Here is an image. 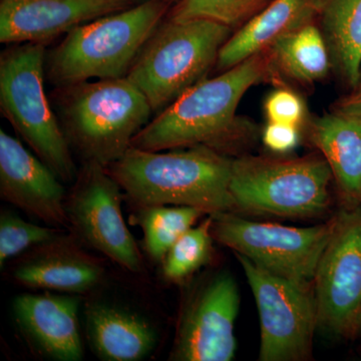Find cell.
Returning a JSON list of instances; mask_svg holds the SVG:
<instances>
[{
	"label": "cell",
	"mask_w": 361,
	"mask_h": 361,
	"mask_svg": "<svg viewBox=\"0 0 361 361\" xmlns=\"http://www.w3.org/2000/svg\"><path fill=\"white\" fill-rule=\"evenodd\" d=\"M135 4L129 0H0V42L47 45L77 26Z\"/></svg>",
	"instance_id": "cell-14"
},
{
	"label": "cell",
	"mask_w": 361,
	"mask_h": 361,
	"mask_svg": "<svg viewBox=\"0 0 361 361\" xmlns=\"http://www.w3.org/2000/svg\"><path fill=\"white\" fill-rule=\"evenodd\" d=\"M59 228L42 227L26 222L18 215L2 212L0 216V265L8 259L21 255L33 247L51 241L61 235Z\"/></svg>",
	"instance_id": "cell-25"
},
{
	"label": "cell",
	"mask_w": 361,
	"mask_h": 361,
	"mask_svg": "<svg viewBox=\"0 0 361 361\" xmlns=\"http://www.w3.org/2000/svg\"><path fill=\"white\" fill-rule=\"evenodd\" d=\"M213 238L259 267L304 288L313 289L318 263L336 219L311 227L254 222L229 212L210 214Z\"/></svg>",
	"instance_id": "cell-8"
},
{
	"label": "cell",
	"mask_w": 361,
	"mask_h": 361,
	"mask_svg": "<svg viewBox=\"0 0 361 361\" xmlns=\"http://www.w3.org/2000/svg\"><path fill=\"white\" fill-rule=\"evenodd\" d=\"M268 122L300 127L305 116V106L300 97L286 89L271 92L264 104Z\"/></svg>",
	"instance_id": "cell-26"
},
{
	"label": "cell",
	"mask_w": 361,
	"mask_h": 361,
	"mask_svg": "<svg viewBox=\"0 0 361 361\" xmlns=\"http://www.w3.org/2000/svg\"><path fill=\"white\" fill-rule=\"evenodd\" d=\"M87 334L92 350L108 361H137L156 344L153 329L133 313L106 305H92L85 313Z\"/></svg>",
	"instance_id": "cell-19"
},
{
	"label": "cell",
	"mask_w": 361,
	"mask_h": 361,
	"mask_svg": "<svg viewBox=\"0 0 361 361\" xmlns=\"http://www.w3.org/2000/svg\"><path fill=\"white\" fill-rule=\"evenodd\" d=\"M360 205L361 206V201H360Z\"/></svg>",
	"instance_id": "cell-31"
},
{
	"label": "cell",
	"mask_w": 361,
	"mask_h": 361,
	"mask_svg": "<svg viewBox=\"0 0 361 361\" xmlns=\"http://www.w3.org/2000/svg\"><path fill=\"white\" fill-rule=\"evenodd\" d=\"M122 188L104 166L82 161L66 208L73 235L114 262L140 273L144 262L122 212Z\"/></svg>",
	"instance_id": "cell-10"
},
{
	"label": "cell",
	"mask_w": 361,
	"mask_h": 361,
	"mask_svg": "<svg viewBox=\"0 0 361 361\" xmlns=\"http://www.w3.org/2000/svg\"><path fill=\"white\" fill-rule=\"evenodd\" d=\"M211 226L212 217L209 215L200 225L190 228L171 247L163 260L166 279L172 282L183 281L208 262L212 251Z\"/></svg>",
	"instance_id": "cell-23"
},
{
	"label": "cell",
	"mask_w": 361,
	"mask_h": 361,
	"mask_svg": "<svg viewBox=\"0 0 361 361\" xmlns=\"http://www.w3.org/2000/svg\"><path fill=\"white\" fill-rule=\"evenodd\" d=\"M310 139L322 152L344 198L361 201V120L334 113L311 123Z\"/></svg>",
	"instance_id": "cell-18"
},
{
	"label": "cell",
	"mask_w": 361,
	"mask_h": 361,
	"mask_svg": "<svg viewBox=\"0 0 361 361\" xmlns=\"http://www.w3.org/2000/svg\"><path fill=\"white\" fill-rule=\"evenodd\" d=\"M232 159L206 146L152 152L130 147L106 167L135 206H187L205 214L235 209Z\"/></svg>",
	"instance_id": "cell-2"
},
{
	"label": "cell",
	"mask_w": 361,
	"mask_h": 361,
	"mask_svg": "<svg viewBox=\"0 0 361 361\" xmlns=\"http://www.w3.org/2000/svg\"><path fill=\"white\" fill-rule=\"evenodd\" d=\"M313 282L317 326L332 336H357L361 319V206L336 216Z\"/></svg>",
	"instance_id": "cell-11"
},
{
	"label": "cell",
	"mask_w": 361,
	"mask_h": 361,
	"mask_svg": "<svg viewBox=\"0 0 361 361\" xmlns=\"http://www.w3.org/2000/svg\"><path fill=\"white\" fill-rule=\"evenodd\" d=\"M47 45L13 44L0 56V111L14 130L63 183L78 170L44 89Z\"/></svg>",
	"instance_id": "cell-6"
},
{
	"label": "cell",
	"mask_w": 361,
	"mask_h": 361,
	"mask_svg": "<svg viewBox=\"0 0 361 361\" xmlns=\"http://www.w3.org/2000/svg\"><path fill=\"white\" fill-rule=\"evenodd\" d=\"M358 334H361V319H360V329H358Z\"/></svg>",
	"instance_id": "cell-30"
},
{
	"label": "cell",
	"mask_w": 361,
	"mask_h": 361,
	"mask_svg": "<svg viewBox=\"0 0 361 361\" xmlns=\"http://www.w3.org/2000/svg\"><path fill=\"white\" fill-rule=\"evenodd\" d=\"M263 142L274 153H288L299 142V128L285 123H269L263 132Z\"/></svg>",
	"instance_id": "cell-27"
},
{
	"label": "cell",
	"mask_w": 361,
	"mask_h": 361,
	"mask_svg": "<svg viewBox=\"0 0 361 361\" xmlns=\"http://www.w3.org/2000/svg\"><path fill=\"white\" fill-rule=\"evenodd\" d=\"M336 111L343 115L355 116L361 120V71L357 84L353 87L350 94L343 97L337 104Z\"/></svg>",
	"instance_id": "cell-28"
},
{
	"label": "cell",
	"mask_w": 361,
	"mask_h": 361,
	"mask_svg": "<svg viewBox=\"0 0 361 361\" xmlns=\"http://www.w3.org/2000/svg\"><path fill=\"white\" fill-rule=\"evenodd\" d=\"M0 197L45 224L70 228L63 182L39 157L2 129Z\"/></svg>",
	"instance_id": "cell-13"
},
{
	"label": "cell",
	"mask_w": 361,
	"mask_h": 361,
	"mask_svg": "<svg viewBox=\"0 0 361 361\" xmlns=\"http://www.w3.org/2000/svg\"><path fill=\"white\" fill-rule=\"evenodd\" d=\"M104 276L99 259L85 253L75 235L63 233L26 251L13 269L20 284L68 293L92 290Z\"/></svg>",
	"instance_id": "cell-15"
},
{
	"label": "cell",
	"mask_w": 361,
	"mask_h": 361,
	"mask_svg": "<svg viewBox=\"0 0 361 361\" xmlns=\"http://www.w3.org/2000/svg\"><path fill=\"white\" fill-rule=\"evenodd\" d=\"M257 305L262 361L307 360L317 326L313 289L304 288L238 255Z\"/></svg>",
	"instance_id": "cell-9"
},
{
	"label": "cell",
	"mask_w": 361,
	"mask_h": 361,
	"mask_svg": "<svg viewBox=\"0 0 361 361\" xmlns=\"http://www.w3.org/2000/svg\"><path fill=\"white\" fill-rule=\"evenodd\" d=\"M267 51L273 66L299 82L322 80L331 66L326 39L313 23L287 33Z\"/></svg>",
	"instance_id": "cell-21"
},
{
	"label": "cell",
	"mask_w": 361,
	"mask_h": 361,
	"mask_svg": "<svg viewBox=\"0 0 361 361\" xmlns=\"http://www.w3.org/2000/svg\"><path fill=\"white\" fill-rule=\"evenodd\" d=\"M51 102L71 151L104 168L127 153L154 114L127 77L54 87Z\"/></svg>",
	"instance_id": "cell-3"
},
{
	"label": "cell",
	"mask_w": 361,
	"mask_h": 361,
	"mask_svg": "<svg viewBox=\"0 0 361 361\" xmlns=\"http://www.w3.org/2000/svg\"><path fill=\"white\" fill-rule=\"evenodd\" d=\"M204 214L194 207H141L132 216V223L141 226L147 252L161 262L175 242Z\"/></svg>",
	"instance_id": "cell-22"
},
{
	"label": "cell",
	"mask_w": 361,
	"mask_h": 361,
	"mask_svg": "<svg viewBox=\"0 0 361 361\" xmlns=\"http://www.w3.org/2000/svg\"><path fill=\"white\" fill-rule=\"evenodd\" d=\"M266 51L187 90L139 133L132 147L146 151L206 146L224 154L245 137L236 116L242 97L272 73Z\"/></svg>",
	"instance_id": "cell-1"
},
{
	"label": "cell",
	"mask_w": 361,
	"mask_h": 361,
	"mask_svg": "<svg viewBox=\"0 0 361 361\" xmlns=\"http://www.w3.org/2000/svg\"><path fill=\"white\" fill-rule=\"evenodd\" d=\"M273 0H179L167 18L183 21L210 20L230 28L244 25Z\"/></svg>",
	"instance_id": "cell-24"
},
{
	"label": "cell",
	"mask_w": 361,
	"mask_h": 361,
	"mask_svg": "<svg viewBox=\"0 0 361 361\" xmlns=\"http://www.w3.org/2000/svg\"><path fill=\"white\" fill-rule=\"evenodd\" d=\"M315 2L332 63L353 89L361 71V0Z\"/></svg>",
	"instance_id": "cell-20"
},
{
	"label": "cell",
	"mask_w": 361,
	"mask_h": 361,
	"mask_svg": "<svg viewBox=\"0 0 361 361\" xmlns=\"http://www.w3.org/2000/svg\"><path fill=\"white\" fill-rule=\"evenodd\" d=\"M332 173L325 159L242 157L233 160L235 209L260 215L310 218L329 208Z\"/></svg>",
	"instance_id": "cell-7"
},
{
	"label": "cell",
	"mask_w": 361,
	"mask_h": 361,
	"mask_svg": "<svg viewBox=\"0 0 361 361\" xmlns=\"http://www.w3.org/2000/svg\"><path fill=\"white\" fill-rule=\"evenodd\" d=\"M240 294L234 278L220 273L202 287L180 319L171 360L231 361Z\"/></svg>",
	"instance_id": "cell-12"
},
{
	"label": "cell",
	"mask_w": 361,
	"mask_h": 361,
	"mask_svg": "<svg viewBox=\"0 0 361 361\" xmlns=\"http://www.w3.org/2000/svg\"><path fill=\"white\" fill-rule=\"evenodd\" d=\"M317 16L315 0H273L221 47L216 68L225 71L269 49L278 39Z\"/></svg>",
	"instance_id": "cell-17"
},
{
	"label": "cell",
	"mask_w": 361,
	"mask_h": 361,
	"mask_svg": "<svg viewBox=\"0 0 361 361\" xmlns=\"http://www.w3.org/2000/svg\"><path fill=\"white\" fill-rule=\"evenodd\" d=\"M78 308V296L59 294H25L13 304L16 322L28 341L45 357L58 361L84 357Z\"/></svg>",
	"instance_id": "cell-16"
},
{
	"label": "cell",
	"mask_w": 361,
	"mask_h": 361,
	"mask_svg": "<svg viewBox=\"0 0 361 361\" xmlns=\"http://www.w3.org/2000/svg\"><path fill=\"white\" fill-rule=\"evenodd\" d=\"M231 32L217 21L166 18L142 47L127 78L158 115L205 80Z\"/></svg>",
	"instance_id": "cell-5"
},
{
	"label": "cell",
	"mask_w": 361,
	"mask_h": 361,
	"mask_svg": "<svg viewBox=\"0 0 361 361\" xmlns=\"http://www.w3.org/2000/svg\"><path fill=\"white\" fill-rule=\"evenodd\" d=\"M129 1L134 2V4H141V2L148 1V0H129ZM171 1H174L175 4H177L179 0H171Z\"/></svg>",
	"instance_id": "cell-29"
},
{
	"label": "cell",
	"mask_w": 361,
	"mask_h": 361,
	"mask_svg": "<svg viewBox=\"0 0 361 361\" xmlns=\"http://www.w3.org/2000/svg\"><path fill=\"white\" fill-rule=\"evenodd\" d=\"M174 1L148 0L73 28L47 51L45 77L54 87L126 78Z\"/></svg>",
	"instance_id": "cell-4"
}]
</instances>
